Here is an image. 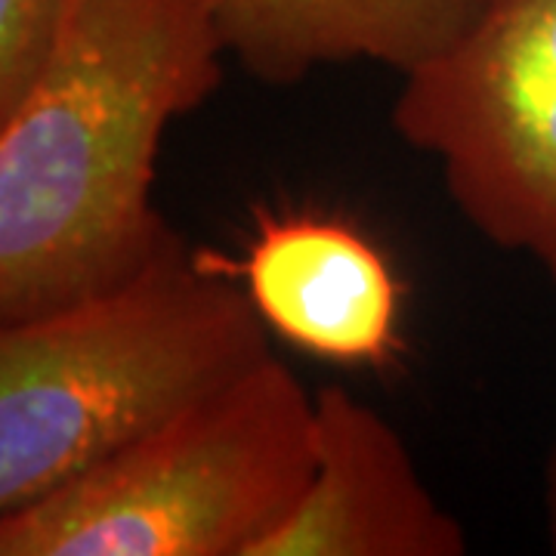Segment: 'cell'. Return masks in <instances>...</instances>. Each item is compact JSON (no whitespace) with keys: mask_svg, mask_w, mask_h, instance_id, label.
I'll return each mask as SVG.
<instances>
[{"mask_svg":"<svg viewBox=\"0 0 556 556\" xmlns=\"http://www.w3.org/2000/svg\"><path fill=\"white\" fill-rule=\"evenodd\" d=\"M211 0H78L0 115V321L100 294L182 241L152 201L164 130L217 93Z\"/></svg>","mask_w":556,"mask_h":556,"instance_id":"obj_1","label":"cell"},{"mask_svg":"<svg viewBox=\"0 0 556 556\" xmlns=\"http://www.w3.org/2000/svg\"><path fill=\"white\" fill-rule=\"evenodd\" d=\"M269 356V328L248 291L186 241L115 288L0 321V514Z\"/></svg>","mask_w":556,"mask_h":556,"instance_id":"obj_2","label":"cell"},{"mask_svg":"<svg viewBox=\"0 0 556 556\" xmlns=\"http://www.w3.org/2000/svg\"><path fill=\"white\" fill-rule=\"evenodd\" d=\"M316 460V393L269 356L239 380L0 514V556H257Z\"/></svg>","mask_w":556,"mask_h":556,"instance_id":"obj_3","label":"cell"},{"mask_svg":"<svg viewBox=\"0 0 556 556\" xmlns=\"http://www.w3.org/2000/svg\"><path fill=\"white\" fill-rule=\"evenodd\" d=\"M390 121L482 239L556 285V0H489L402 75Z\"/></svg>","mask_w":556,"mask_h":556,"instance_id":"obj_4","label":"cell"},{"mask_svg":"<svg viewBox=\"0 0 556 556\" xmlns=\"http://www.w3.org/2000/svg\"><path fill=\"white\" fill-rule=\"evenodd\" d=\"M467 532L399 430L343 383L316 390V460L298 510L257 556H464Z\"/></svg>","mask_w":556,"mask_h":556,"instance_id":"obj_5","label":"cell"},{"mask_svg":"<svg viewBox=\"0 0 556 556\" xmlns=\"http://www.w3.org/2000/svg\"><path fill=\"white\" fill-rule=\"evenodd\" d=\"M201 257L236 278L266 328L294 350L350 368H380L399 350L393 266L340 219L257 211L244 257Z\"/></svg>","mask_w":556,"mask_h":556,"instance_id":"obj_6","label":"cell"},{"mask_svg":"<svg viewBox=\"0 0 556 556\" xmlns=\"http://www.w3.org/2000/svg\"><path fill=\"white\" fill-rule=\"evenodd\" d=\"M489 0H211L226 53L260 84L321 65L380 62L399 75L442 53Z\"/></svg>","mask_w":556,"mask_h":556,"instance_id":"obj_7","label":"cell"},{"mask_svg":"<svg viewBox=\"0 0 556 556\" xmlns=\"http://www.w3.org/2000/svg\"><path fill=\"white\" fill-rule=\"evenodd\" d=\"M78 0H0V115L28 93Z\"/></svg>","mask_w":556,"mask_h":556,"instance_id":"obj_8","label":"cell"},{"mask_svg":"<svg viewBox=\"0 0 556 556\" xmlns=\"http://www.w3.org/2000/svg\"><path fill=\"white\" fill-rule=\"evenodd\" d=\"M544 522H547L551 551L556 554V427L554 439H551V452H547V464H544Z\"/></svg>","mask_w":556,"mask_h":556,"instance_id":"obj_9","label":"cell"}]
</instances>
